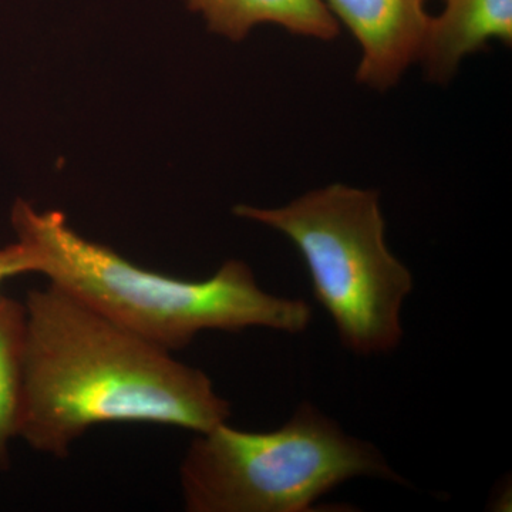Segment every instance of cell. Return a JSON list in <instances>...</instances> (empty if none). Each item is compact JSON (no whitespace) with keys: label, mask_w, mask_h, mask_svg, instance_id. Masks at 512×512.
I'll return each mask as SVG.
<instances>
[{"label":"cell","mask_w":512,"mask_h":512,"mask_svg":"<svg viewBox=\"0 0 512 512\" xmlns=\"http://www.w3.org/2000/svg\"><path fill=\"white\" fill-rule=\"evenodd\" d=\"M363 49L357 80L377 90L399 82L419 59L430 18L423 0H328Z\"/></svg>","instance_id":"obj_5"},{"label":"cell","mask_w":512,"mask_h":512,"mask_svg":"<svg viewBox=\"0 0 512 512\" xmlns=\"http://www.w3.org/2000/svg\"><path fill=\"white\" fill-rule=\"evenodd\" d=\"M12 224L20 244L32 252L36 272L50 284L168 352L190 345L202 330L265 328L296 335L311 323L306 301L264 291L252 269L237 259L204 281H185L87 241L62 212H37L19 200Z\"/></svg>","instance_id":"obj_2"},{"label":"cell","mask_w":512,"mask_h":512,"mask_svg":"<svg viewBox=\"0 0 512 512\" xmlns=\"http://www.w3.org/2000/svg\"><path fill=\"white\" fill-rule=\"evenodd\" d=\"M491 39L511 45L512 0H447L439 18H430L419 59L431 82L447 83Z\"/></svg>","instance_id":"obj_6"},{"label":"cell","mask_w":512,"mask_h":512,"mask_svg":"<svg viewBox=\"0 0 512 512\" xmlns=\"http://www.w3.org/2000/svg\"><path fill=\"white\" fill-rule=\"evenodd\" d=\"M212 32L241 40L261 23H275L295 35L332 40L339 26L322 0H187Z\"/></svg>","instance_id":"obj_7"},{"label":"cell","mask_w":512,"mask_h":512,"mask_svg":"<svg viewBox=\"0 0 512 512\" xmlns=\"http://www.w3.org/2000/svg\"><path fill=\"white\" fill-rule=\"evenodd\" d=\"M26 308L0 298V471L9 467V443L19 436L25 362Z\"/></svg>","instance_id":"obj_8"},{"label":"cell","mask_w":512,"mask_h":512,"mask_svg":"<svg viewBox=\"0 0 512 512\" xmlns=\"http://www.w3.org/2000/svg\"><path fill=\"white\" fill-rule=\"evenodd\" d=\"M19 436L64 457L104 423H151L205 433L231 409L200 369L121 328L50 284L28 293Z\"/></svg>","instance_id":"obj_1"},{"label":"cell","mask_w":512,"mask_h":512,"mask_svg":"<svg viewBox=\"0 0 512 512\" xmlns=\"http://www.w3.org/2000/svg\"><path fill=\"white\" fill-rule=\"evenodd\" d=\"M356 477L403 484L382 451L349 436L311 403L278 430L251 433L218 424L198 433L181 466L191 512H308Z\"/></svg>","instance_id":"obj_3"},{"label":"cell","mask_w":512,"mask_h":512,"mask_svg":"<svg viewBox=\"0 0 512 512\" xmlns=\"http://www.w3.org/2000/svg\"><path fill=\"white\" fill-rule=\"evenodd\" d=\"M234 212L291 239L308 266L313 296L346 349L375 356L400 345V313L413 276L387 248L376 191L332 184L285 207L238 205Z\"/></svg>","instance_id":"obj_4"},{"label":"cell","mask_w":512,"mask_h":512,"mask_svg":"<svg viewBox=\"0 0 512 512\" xmlns=\"http://www.w3.org/2000/svg\"><path fill=\"white\" fill-rule=\"evenodd\" d=\"M26 272H36V261L25 245L18 242L0 249V285L8 278Z\"/></svg>","instance_id":"obj_9"}]
</instances>
